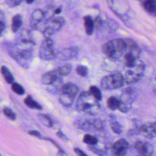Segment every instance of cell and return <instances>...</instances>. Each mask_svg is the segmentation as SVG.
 I'll return each mask as SVG.
<instances>
[{"mask_svg":"<svg viewBox=\"0 0 156 156\" xmlns=\"http://www.w3.org/2000/svg\"><path fill=\"white\" fill-rule=\"evenodd\" d=\"M24 104L30 108H35L37 110H41V106L37 102L30 96H27L24 100Z\"/></svg>","mask_w":156,"mask_h":156,"instance_id":"cell-23","label":"cell"},{"mask_svg":"<svg viewBox=\"0 0 156 156\" xmlns=\"http://www.w3.org/2000/svg\"><path fill=\"white\" fill-rule=\"evenodd\" d=\"M56 156H68V155L66 154V153L65 152L64 150L60 148V149H58V151L57 152Z\"/></svg>","mask_w":156,"mask_h":156,"instance_id":"cell-39","label":"cell"},{"mask_svg":"<svg viewBox=\"0 0 156 156\" xmlns=\"http://www.w3.org/2000/svg\"><path fill=\"white\" fill-rule=\"evenodd\" d=\"M76 72L79 75L82 77H86L88 74V68L83 65H79L76 68Z\"/></svg>","mask_w":156,"mask_h":156,"instance_id":"cell-32","label":"cell"},{"mask_svg":"<svg viewBox=\"0 0 156 156\" xmlns=\"http://www.w3.org/2000/svg\"><path fill=\"white\" fill-rule=\"evenodd\" d=\"M1 72L7 83H12V84L13 83V80H14L13 76L6 66H2L1 68Z\"/></svg>","mask_w":156,"mask_h":156,"instance_id":"cell-22","label":"cell"},{"mask_svg":"<svg viewBox=\"0 0 156 156\" xmlns=\"http://www.w3.org/2000/svg\"><path fill=\"white\" fill-rule=\"evenodd\" d=\"M3 113L4 115L11 120L16 119V114L9 107H4L3 108Z\"/></svg>","mask_w":156,"mask_h":156,"instance_id":"cell-31","label":"cell"},{"mask_svg":"<svg viewBox=\"0 0 156 156\" xmlns=\"http://www.w3.org/2000/svg\"><path fill=\"white\" fill-rule=\"evenodd\" d=\"M44 18V12L41 9L35 10L30 16V26L33 29H37L39 24Z\"/></svg>","mask_w":156,"mask_h":156,"instance_id":"cell-14","label":"cell"},{"mask_svg":"<svg viewBox=\"0 0 156 156\" xmlns=\"http://www.w3.org/2000/svg\"><path fill=\"white\" fill-rule=\"evenodd\" d=\"M94 28L96 29H99L102 27V19L100 18V16H97L95 18V20L94 21Z\"/></svg>","mask_w":156,"mask_h":156,"instance_id":"cell-34","label":"cell"},{"mask_svg":"<svg viewBox=\"0 0 156 156\" xmlns=\"http://www.w3.org/2000/svg\"><path fill=\"white\" fill-rule=\"evenodd\" d=\"M134 146L140 156H151L154 152V147L149 143L138 141Z\"/></svg>","mask_w":156,"mask_h":156,"instance_id":"cell-12","label":"cell"},{"mask_svg":"<svg viewBox=\"0 0 156 156\" xmlns=\"http://www.w3.org/2000/svg\"><path fill=\"white\" fill-rule=\"evenodd\" d=\"M65 18L62 16H57L47 21L46 26L43 32L46 38H50V37L54 33L58 31L65 24Z\"/></svg>","mask_w":156,"mask_h":156,"instance_id":"cell-8","label":"cell"},{"mask_svg":"<svg viewBox=\"0 0 156 156\" xmlns=\"http://www.w3.org/2000/svg\"><path fill=\"white\" fill-rule=\"evenodd\" d=\"M23 23L22 17L20 14L15 15L12 20L11 29L13 32H16L21 27Z\"/></svg>","mask_w":156,"mask_h":156,"instance_id":"cell-20","label":"cell"},{"mask_svg":"<svg viewBox=\"0 0 156 156\" xmlns=\"http://www.w3.org/2000/svg\"><path fill=\"white\" fill-rule=\"evenodd\" d=\"M110 126H111V128H112V130L115 133H116L117 134H119V133H121V131H122L121 126L119 124V123L117 121L112 120L110 122Z\"/></svg>","mask_w":156,"mask_h":156,"instance_id":"cell-30","label":"cell"},{"mask_svg":"<svg viewBox=\"0 0 156 156\" xmlns=\"http://www.w3.org/2000/svg\"><path fill=\"white\" fill-rule=\"evenodd\" d=\"M38 118L39 121L45 126L48 127H51L53 125V122L50 116L46 114H38Z\"/></svg>","mask_w":156,"mask_h":156,"instance_id":"cell-24","label":"cell"},{"mask_svg":"<svg viewBox=\"0 0 156 156\" xmlns=\"http://www.w3.org/2000/svg\"><path fill=\"white\" fill-rule=\"evenodd\" d=\"M77 87L73 83H66L62 85L59 91V101L65 107L72 105L78 93Z\"/></svg>","mask_w":156,"mask_h":156,"instance_id":"cell-4","label":"cell"},{"mask_svg":"<svg viewBox=\"0 0 156 156\" xmlns=\"http://www.w3.org/2000/svg\"><path fill=\"white\" fill-rule=\"evenodd\" d=\"M76 107L77 110L91 115L97 114L100 110L98 101L87 91H83L80 94L77 99Z\"/></svg>","mask_w":156,"mask_h":156,"instance_id":"cell-1","label":"cell"},{"mask_svg":"<svg viewBox=\"0 0 156 156\" xmlns=\"http://www.w3.org/2000/svg\"><path fill=\"white\" fill-rule=\"evenodd\" d=\"M54 44L51 38H46L41 44L39 49V56L44 60H51L56 57Z\"/></svg>","mask_w":156,"mask_h":156,"instance_id":"cell-9","label":"cell"},{"mask_svg":"<svg viewBox=\"0 0 156 156\" xmlns=\"http://www.w3.org/2000/svg\"><path fill=\"white\" fill-rule=\"evenodd\" d=\"M57 135L58 138L62 139L65 142H67L68 141V138H67V136L62 131H58L57 133Z\"/></svg>","mask_w":156,"mask_h":156,"instance_id":"cell-36","label":"cell"},{"mask_svg":"<svg viewBox=\"0 0 156 156\" xmlns=\"http://www.w3.org/2000/svg\"><path fill=\"white\" fill-rule=\"evenodd\" d=\"M71 68H72L71 65L68 64V65H65L58 67L57 68V69H58L59 73L60 74L61 76L63 77V76H67L68 74H69V73L71 71Z\"/></svg>","mask_w":156,"mask_h":156,"instance_id":"cell-27","label":"cell"},{"mask_svg":"<svg viewBox=\"0 0 156 156\" xmlns=\"http://www.w3.org/2000/svg\"><path fill=\"white\" fill-rule=\"evenodd\" d=\"M124 82L122 74L115 73L104 77L101 80V85L104 90H115L122 87Z\"/></svg>","mask_w":156,"mask_h":156,"instance_id":"cell-7","label":"cell"},{"mask_svg":"<svg viewBox=\"0 0 156 156\" xmlns=\"http://www.w3.org/2000/svg\"><path fill=\"white\" fill-rule=\"evenodd\" d=\"M60 77H62L61 76L57 68L54 70L46 73L44 74H43L41 78V82L43 84L49 85L55 82Z\"/></svg>","mask_w":156,"mask_h":156,"instance_id":"cell-15","label":"cell"},{"mask_svg":"<svg viewBox=\"0 0 156 156\" xmlns=\"http://www.w3.org/2000/svg\"><path fill=\"white\" fill-rule=\"evenodd\" d=\"M12 90L13 92L18 95L24 94L25 93V90L23 87L21 85L16 82H14L12 84Z\"/></svg>","mask_w":156,"mask_h":156,"instance_id":"cell-29","label":"cell"},{"mask_svg":"<svg viewBox=\"0 0 156 156\" xmlns=\"http://www.w3.org/2000/svg\"><path fill=\"white\" fill-rule=\"evenodd\" d=\"M90 93L99 101L102 99V94L100 90L96 86H91L90 87Z\"/></svg>","mask_w":156,"mask_h":156,"instance_id":"cell-28","label":"cell"},{"mask_svg":"<svg viewBox=\"0 0 156 156\" xmlns=\"http://www.w3.org/2000/svg\"><path fill=\"white\" fill-rule=\"evenodd\" d=\"M83 21H84V27L85 29V32L87 35H90L93 34L94 25V21L93 20L92 18L90 15H87L83 17Z\"/></svg>","mask_w":156,"mask_h":156,"instance_id":"cell-19","label":"cell"},{"mask_svg":"<svg viewBox=\"0 0 156 156\" xmlns=\"http://www.w3.org/2000/svg\"><path fill=\"white\" fill-rule=\"evenodd\" d=\"M88 148L90 151H91L93 152H94L95 154L98 155V156H103V154H104L103 152L101 150L94 147V146H88Z\"/></svg>","mask_w":156,"mask_h":156,"instance_id":"cell-35","label":"cell"},{"mask_svg":"<svg viewBox=\"0 0 156 156\" xmlns=\"http://www.w3.org/2000/svg\"><path fill=\"white\" fill-rule=\"evenodd\" d=\"M62 12V7H58L57 8L55 9V11H54V14L57 15V14H59L60 13Z\"/></svg>","mask_w":156,"mask_h":156,"instance_id":"cell-42","label":"cell"},{"mask_svg":"<svg viewBox=\"0 0 156 156\" xmlns=\"http://www.w3.org/2000/svg\"><path fill=\"white\" fill-rule=\"evenodd\" d=\"M34 2V1H33V0H26V2L27 3V4H32V3H33Z\"/></svg>","mask_w":156,"mask_h":156,"instance_id":"cell-43","label":"cell"},{"mask_svg":"<svg viewBox=\"0 0 156 156\" xmlns=\"http://www.w3.org/2000/svg\"><path fill=\"white\" fill-rule=\"evenodd\" d=\"M15 45L21 50H33L35 43L30 32L25 29L21 30L16 37Z\"/></svg>","mask_w":156,"mask_h":156,"instance_id":"cell-6","label":"cell"},{"mask_svg":"<svg viewBox=\"0 0 156 156\" xmlns=\"http://www.w3.org/2000/svg\"><path fill=\"white\" fill-rule=\"evenodd\" d=\"M142 6L149 15L156 16V0H146L142 2Z\"/></svg>","mask_w":156,"mask_h":156,"instance_id":"cell-18","label":"cell"},{"mask_svg":"<svg viewBox=\"0 0 156 156\" xmlns=\"http://www.w3.org/2000/svg\"><path fill=\"white\" fill-rule=\"evenodd\" d=\"M4 28H5L4 23L2 21H0V35H1L2 32H3Z\"/></svg>","mask_w":156,"mask_h":156,"instance_id":"cell-41","label":"cell"},{"mask_svg":"<svg viewBox=\"0 0 156 156\" xmlns=\"http://www.w3.org/2000/svg\"><path fill=\"white\" fill-rule=\"evenodd\" d=\"M28 133L30 135H32V136H36V137H38V138H42L41 135V133L37 131V130H30Z\"/></svg>","mask_w":156,"mask_h":156,"instance_id":"cell-38","label":"cell"},{"mask_svg":"<svg viewBox=\"0 0 156 156\" xmlns=\"http://www.w3.org/2000/svg\"><path fill=\"white\" fill-rule=\"evenodd\" d=\"M152 90L154 93L156 94V76L154 78L153 83H152Z\"/></svg>","mask_w":156,"mask_h":156,"instance_id":"cell-40","label":"cell"},{"mask_svg":"<svg viewBox=\"0 0 156 156\" xmlns=\"http://www.w3.org/2000/svg\"><path fill=\"white\" fill-rule=\"evenodd\" d=\"M129 144L125 139H120L113 143L112 147V156H124L129 149Z\"/></svg>","mask_w":156,"mask_h":156,"instance_id":"cell-11","label":"cell"},{"mask_svg":"<svg viewBox=\"0 0 156 156\" xmlns=\"http://www.w3.org/2000/svg\"><path fill=\"white\" fill-rule=\"evenodd\" d=\"M83 141L90 146H94L98 142V140L94 136L87 134L83 136Z\"/></svg>","mask_w":156,"mask_h":156,"instance_id":"cell-26","label":"cell"},{"mask_svg":"<svg viewBox=\"0 0 156 156\" xmlns=\"http://www.w3.org/2000/svg\"><path fill=\"white\" fill-rule=\"evenodd\" d=\"M79 127L84 130H99L102 128L101 122L99 121H86L79 124Z\"/></svg>","mask_w":156,"mask_h":156,"instance_id":"cell-17","label":"cell"},{"mask_svg":"<svg viewBox=\"0 0 156 156\" xmlns=\"http://www.w3.org/2000/svg\"><path fill=\"white\" fill-rule=\"evenodd\" d=\"M138 131L147 138H156V123L144 124L138 128Z\"/></svg>","mask_w":156,"mask_h":156,"instance_id":"cell-13","label":"cell"},{"mask_svg":"<svg viewBox=\"0 0 156 156\" xmlns=\"http://www.w3.org/2000/svg\"><path fill=\"white\" fill-rule=\"evenodd\" d=\"M135 98V93L132 90H127L121 95L119 100V111L125 113L129 110L132 107Z\"/></svg>","mask_w":156,"mask_h":156,"instance_id":"cell-10","label":"cell"},{"mask_svg":"<svg viewBox=\"0 0 156 156\" xmlns=\"http://www.w3.org/2000/svg\"><path fill=\"white\" fill-rule=\"evenodd\" d=\"M62 82H63L62 78V77L58 78L55 82L48 85L47 88L48 91H49L51 93H57L58 91H60V88H62Z\"/></svg>","mask_w":156,"mask_h":156,"instance_id":"cell-21","label":"cell"},{"mask_svg":"<svg viewBox=\"0 0 156 156\" xmlns=\"http://www.w3.org/2000/svg\"><path fill=\"white\" fill-rule=\"evenodd\" d=\"M0 156H1V155H0Z\"/></svg>","mask_w":156,"mask_h":156,"instance_id":"cell-44","label":"cell"},{"mask_svg":"<svg viewBox=\"0 0 156 156\" xmlns=\"http://www.w3.org/2000/svg\"><path fill=\"white\" fill-rule=\"evenodd\" d=\"M108 107L113 110L119 108V100L115 97H110L107 102Z\"/></svg>","mask_w":156,"mask_h":156,"instance_id":"cell-25","label":"cell"},{"mask_svg":"<svg viewBox=\"0 0 156 156\" xmlns=\"http://www.w3.org/2000/svg\"><path fill=\"white\" fill-rule=\"evenodd\" d=\"M126 49L124 54L125 67L133 65L139 60L141 51L136 44L131 40H126Z\"/></svg>","mask_w":156,"mask_h":156,"instance_id":"cell-5","label":"cell"},{"mask_svg":"<svg viewBox=\"0 0 156 156\" xmlns=\"http://www.w3.org/2000/svg\"><path fill=\"white\" fill-rule=\"evenodd\" d=\"M21 2V0H7L5 1V3L10 7H14L18 5Z\"/></svg>","mask_w":156,"mask_h":156,"instance_id":"cell-33","label":"cell"},{"mask_svg":"<svg viewBox=\"0 0 156 156\" xmlns=\"http://www.w3.org/2000/svg\"><path fill=\"white\" fill-rule=\"evenodd\" d=\"M74 152L77 155V156H88L82 150L79 148L76 147L74 149Z\"/></svg>","mask_w":156,"mask_h":156,"instance_id":"cell-37","label":"cell"},{"mask_svg":"<svg viewBox=\"0 0 156 156\" xmlns=\"http://www.w3.org/2000/svg\"><path fill=\"white\" fill-rule=\"evenodd\" d=\"M78 54V49L76 48H69L64 49L58 52L56 57L62 60H66L75 57Z\"/></svg>","mask_w":156,"mask_h":156,"instance_id":"cell-16","label":"cell"},{"mask_svg":"<svg viewBox=\"0 0 156 156\" xmlns=\"http://www.w3.org/2000/svg\"><path fill=\"white\" fill-rule=\"evenodd\" d=\"M126 47V40L116 38L105 43L102 48V51L110 58L118 59L124 54Z\"/></svg>","mask_w":156,"mask_h":156,"instance_id":"cell-2","label":"cell"},{"mask_svg":"<svg viewBox=\"0 0 156 156\" xmlns=\"http://www.w3.org/2000/svg\"><path fill=\"white\" fill-rule=\"evenodd\" d=\"M144 70L145 65L140 60L130 66L125 67L122 74L124 82L130 84L138 82L143 77Z\"/></svg>","mask_w":156,"mask_h":156,"instance_id":"cell-3","label":"cell"}]
</instances>
